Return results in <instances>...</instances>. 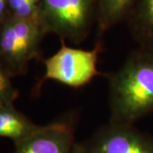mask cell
<instances>
[{
	"instance_id": "1",
	"label": "cell",
	"mask_w": 153,
	"mask_h": 153,
	"mask_svg": "<svg viewBox=\"0 0 153 153\" xmlns=\"http://www.w3.org/2000/svg\"><path fill=\"white\" fill-rule=\"evenodd\" d=\"M107 77L110 123L134 124L153 112V51L138 48Z\"/></svg>"
},
{
	"instance_id": "2",
	"label": "cell",
	"mask_w": 153,
	"mask_h": 153,
	"mask_svg": "<svg viewBox=\"0 0 153 153\" xmlns=\"http://www.w3.org/2000/svg\"><path fill=\"white\" fill-rule=\"evenodd\" d=\"M46 34L38 20L7 16L0 22V61L11 76L27 71L29 62L39 56Z\"/></svg>"
},
{
	"instance_id": "3",
	"label": "cell",
	"mask_w": 153,
	"mask_h": 153,
	"mask_svg": "<svg viewBox=\"0 0 153 153\" xmlns=\"http://www.w3.org/2000/svg\"><path fill=\"white\" fill-rule=\"evenodd\" d=\"M40 22L47 34L80 44L96 23V0H42Z\"/></svg>"
},
{
	"instance_id": "4",
	"label": "cell",
	"mask_w": 153,
	"mask_h": 153,
	"mask_svg": "<svg viewBox=\"0 0 153 153\" xmlns=\"http://www.w3.org/2000/svg\"><path fill=\"white\" fill-rule=\"evenodd\" d=\"M102 51L98 43L91 50L74 49L61 41L60 49L44 60L45 80H55L73 88L82 87L99 74V54Z\"/></svg>"
},
{
	"instance_id": "5",
	"label": "cell",
	"mask_w": 153,
	"mask_h": 153,
	"mask_svg": "<svg viewBox=\"0 0 153 153\" xmlns=\"http://www.w3.org/2000/svg\"><path fill=\"white\" fill-rule=\"evenodd\" d=\"M76 153H153V136L134 124L110 123L101 127L81 146Z\"/></svg>"
},
{
	"instance_id": "6",
	"label": "cell",
	"mask_w": 153,
	"mask_h": 153,
	"mask_svg": "<svg viewBox=\"0 0 153 153\" xmlns=\"http://www.w3.org/2000/svg\"><path fill=\"white\" fill-rule=\"evenodd\" d=\"M75 146L73 123L61 120L40 125L16 144L14 153H72Z\"/></svg>"
},
{
	"instance_id": "7",
	"label": "cell",
	"mask_w": 153,
	"mask_h": 153,
	"mask_svg": "<svg viewBox=\"0 0 153 153\" xmlns=\"http://www.w3.org/2000/svg\"><path fill=\"white\" fill-rule=\"evenodd\" d=\"M126 22L139 48L153 51V0H137Z\"/></svg>"
},
{
	"instance_id": "8",
	"label": "cell",
	"mask_w": 153,
	"mask_h": 153,
	"mask_svg": "<svg viewBox=\"0 0 153 153\" xmlns=\"http://www.w3.org/2000/svg\"><path fill=\"white\" fill-rule=\"evenodd\" d=\"M137 0H96V27L100 38L123 21H127Z\"/></svg>"
},
{
	"instance_id": "9",
	"label": "cell",
	"mask_w": 153,
	"mask_h": 153,
	"mask_svg": "<svg viewBox=\"0 0 153 153\" xmlns=\"http://www.w3.org/2000/svg\"><path fill=\"white\" fill-rule=\"evenodd\" d=\"M39 127L40 125L34 123L27 116L17 111L14 104H0V137L10 138L16 144Z\"/></svg>"
},
{
	"instance_id": "10",
	"label": "cell",
	"mask_w": 153,
	"mask_h": 153,
	"mask_svg": "<svg viewBox=\"0 0 153 153\" xmlns=\"http://www.w3.org/2000/svg\"><path fill=\"white\" fill-rule=\"evenodd\" d=\"M42 0H8V16L40 21Z\"/></svg>"
},
{
	"instance_id": "11",
	"label": "cell",
	"mask_w": 153,
	"mask_h": 153,
	"mask_svg": "<svg viewBox=\"0 0 153 153\" xmlns=\"http://www.w3.org/2000/svg\"><path fill=\"white\" fill-rule=\"evenodd\" d=\"M10 74L0 61V104L13 105L18 92L11 82Z\"/></svg>"
},
{
	"instance_id": "12",
	"label": "cell",
	"mask_w": 153,
	"mask_h": 153,
	"mask_svg": "<svg viewBox=\"0 0 153 153\" xmlns=\"http://www.w3.org/2000/svg\"><path fill=\"white\" fill-rule=\"evenodd\" d=\"M8 16V0H0V22Z\"/></svg>"
}]
</instances>
